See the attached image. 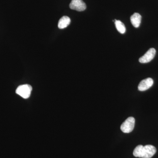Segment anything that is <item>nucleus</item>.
Returning <instances> with one entry per match:
<instances>
[{"label":"nucleus","instance_id":"obj_4","mask_svg":"<svg viewBox=\"0 0 158 158\" xmlns=\"http://www.w3.org/2000/svg\"><path fill=\"white\" fill-rule=\"evenodd\" d=\"M86 7V4L82 0H72L69 4L71 9L78 11H85Z\"/></svg>","mask_w":158,"mask_h":158},{"label":"nucleus","instance_id":"obj_9","mask_svg":"<svg viewBox=\"0 0 158 158\" xmlns=\"http://www.w3.org/2000/svg\"><path fill=\"white\" fill-rule=\"evenodd\" d=\"M115 24L116 29L119 33L121 34H123L125 33L126 31L125 26L124 24L120 20L115 19Z\"/></svg>","mask_w":158,"mask_h":158},{"label":"nucleus","instance_id":"obj_5","mask_svg":"<svg viewBox=\"0 0 158 158\" xmlns=\"http://www.w3.org/2000/svg\"><path fill=\"white\" fill-rule=\"evenodd\" d=\"M156 54L155 49L150 48L144 56H142L139 59V62L141 63H146L151 62L155 56Z\"/></svg>","mask_w":158,"mask_h":158},{"label":"nucleus","instance_id":"obj_8","mask_svg":"<svg viewBox=\"0 0 158 158\" xmlns=\"http://www.w3.org/2000/svg\"><path fill=\"white\" fill-rule=\"evenodd\" d=\"M70 19L68 16H63L59 19L58 23V27L61 29L65 28L70 24Z\"/></svg>","mask_w":158,"mask_h":158},{"label":"nucleus","instance_id":"obj_1","mask_svg":"<svg viewBox=\"0 0 158 158\" xmlns=\"http://www.w3.org/2000/svg\"><path fill=\"white\" fill-rule=\"evenodd\" d=\"M156 149L152 145H139L134 149L133 155L136 157L151 158L155 154Z\"/></svg>","mask_w":158,"mask_h":158},{"label":"nucleus","instance_id":"obj_2","mask_svg":"<svg viewBox=\"0 0 158 158\" xmlns=\"http://www.w3.org/2000/svg\"><path fill=\"white\" fill-rule=\"evenodd\" d=\"M135 120L134 117H128L120 127L122 131L124 133H129L132 131L135 127Z\"/></svg>","mask_w":158,"mask_h":158},{"label":"nucleus","instance_id":"obj_7","mask_svg":"<svg viewBox=\"0 0 158 158\" xmlns=\"http://www.w3.org/2000/svg\"><path fill=\"white\" fill-rule=\"evenodd\" d=\"M131 21L135 27L138 28L141 23V16L139 13H135L131 16Z\"/></svg>","mask_w":158,"mask_h":158},{"label":"nucleus","instance_id":"obj_6","mask_svg":"<svg viewBox=\"0 0 158 158\" xmlns=\"http://www.w3.org/2000/svg\"><path fill=\"white\" fill-rule=\"evenodd\" d=\"M153 83V80L151 78H148L142 80L138 85V90L141 91L147 90L152 86Z\"/></svg>","mask_w":158,"mask_h":158},{"label":"nucleus","instance_id":"obj_3","mask_svg":"<svg viewBox=\"0 0 158 158\" xmlns=\"http://www.w3.org/2000/svg\"><path fill=\"white\" fill-rule=\"evenodd\" d=\"M32 88L29 85H20L16 90V93L24 98H28L31 96Z\"/></svg>","mask_w":158,"mask_h":158}]
</instances>
